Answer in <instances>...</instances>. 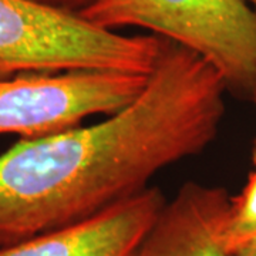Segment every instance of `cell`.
I'll return each instance as SVG.
<instances>
[{
  "label": "cell",
  "mask_w": 256,
  "mask_h": 256,
  "mask_svg": "<svg viewBox=\"0 0 256 256\" xmlns=\"http://www.w3.org/2000/svg\"><path fill=\"white\" fill-rule=\"evenodd\" d=\"M226 90L210 62L164 40L126 107L96 124L22 138L0 154V248L90 218L200 154L218 134Z\"/></svg>",
  "instance_id": "obj_1"
},
{
  "label": "cell",
  "mask_w": 256,
  "mask_h": 256,
  "mask_svg": "<svg viewBox=\"0 0 256 256\" xmlns=\"http://www.w3.org/2000/svg\"><path fill=\"white\" fill-rule=\"evenodd\" d=\"M162 47L154 34L107 30L34 0H0V78L86 70L148 76Z\"/></svg>",
  "instance_id": "obj_2"
},
{
  "label": "cell",
  "mask_w": 256,
  "mask_h": 256,
  "mask_svg": "<svg viewBox=\"0 0 256 256\" xmlns=\"http://www.w3.org/2000/svg\"><path fill=\"white\" fill-rule=\"evenodd\" d=\"M80 16L98 28H136L210 62L228 88L256 96V13L242 0H96Z\"/></svg>",
  "instance_id": "obj_3"
},
{
  "label": "cell",
  "mask_w": 256,
  "mask_h": 256,
  "mask_svg": "<svg viewBox=\"0 0 256 256\" xmlns=\"http://www.w3.org/2000/svg\"><path fill=\"white\" fill-rule=\"evenodd\" d=\"M148 76L86 70L3 77L0 136L44 137L112 114L142 92Z\"/></svg>",
  "instance_id": "obj_4"
},
{
  "label": "cell",
  "mask_w": 256,
  "mask_h": 256,
  "mask_svg": "<svg viewBox=\"0 0 256 256\" xmlns=\"http://www.w3.org/2000/svg\"><path fill=\"white\" fill-rule=\"evenodd\" d=\"M165 202L148 186L90 218L0 248V256H134Z\"/></svg>",
  "instance_id": "obj_5"
},
{
  "label": "cell",
  "mask_w": 256,
  "mask_h": 256,
  "mask_svg": "<svg viewBox=\"0 0 256 256\" xmlns=\"http://www.w3.org/2000/svg\"><path fill=\"white\" fill-rule=\"evenodd\" d=\"M229 204L224 188L186 182L165 202L134 256H229L222 245Z\"/></svg>",
  "instance_id": "obj_6"
},
{
  "label": "cell",
  "mask_w": 256,
  "mask_h": 256,
  "mask_svg": "<svg viewBox=\"0 0 256 256\" xmlns=\"http://www.w3.org/2000/svg\"><path fill=\"white\" fill-rule=\"evenodd\" d=\"M256 244V170L248 176L238 196L230 198L222 228V245L229 256Z\"/></svg>",
  "instance_id": "obj_7"
},
{
  "label": "cell",
  "mask_w": 256,
  "mask_h": 256,
  "mask_svg": "<svg viewBox=\"0 0 256 256\" xmlns=\"http://www.w3.org/2000/svg\"><path fill=\"white\" fill-rule=\"evenodd\" d=\"M37 3L46 4L54 9L66 10V12H72V13H82V10H86L88 6H92L96 0H34Z\"/></svg>",
  "instance_id": "obj_8"
},
{
  "label": "cell",
  "mask_w": 256,
  "mask_h": 256,
  "mask_svg": "<svg viewBox=\"0 0 256 256\" xmlns=\"http://www.w3.org/2000/svg\"><path fill=\"white\" fill-rule=\"evenodd\" d=\"M230 256H256V244H252L249 246L244 248V249H240L236 254Z\"/></svg>",
  "instance_id": "obj_9"
},
{
  "label": "cell",
  "mask_w": 256,
  "mask_h": 256,
  "mask_svg": "<svg viewBox=\"0 0 256 256\" xmlns=\"http://www.w3.org/2000/svg\"><path fill=\"white\" fill-rule=\"evenodd\" d=\"M242 2H245L248 6L256 13V0H242Z\"/></svg>",
  "instance_id": "obj_10"
},
{
  "label": "cell",
  "mask_w": 256,
  "mask_h": 256,
  "mask_svg": "<svg viewBox=\"0 0 256 256\" xmlns=\"http://www.w3.org/2000/svg\"><path fill=\"white\" fill-rule=\"evenodd\" d=\"M254 101H255V106H256V96L254 97ZM254 168L256 170V142H255V151H254Z\"/></svg>",
  "instance_id": "obj_11"
}]
</instances>
